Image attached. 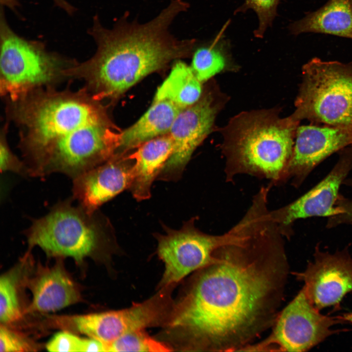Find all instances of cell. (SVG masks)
<instances>
[{
	"instance_id": "cell-5",
	"label": "cell",
	"mask_w": 352,
	"mask_h": 352,
	"mask_svg": "<svg viewBox=\"0 0 352 352\" xmlns=\"http://www.w3.org/2000/svg\"><path fill=\"white\" fill-rule=\"evenodd\" d=\"M72 198L55 204L45 215L32 220L25 231L28 251L39 246L50 257H70L78 264L109 246L113 236L109 220L98 210L89 212Z\"/></svg>"
},
{
	"instance_id": "cell-15",
	"label": "cell",
	"mask_w": 352,
	"mask_h": 352,
	"mask_svg": "<svg viewBox=\"0 0 352 352\" xmlns=\"http://www.w3.org/2000/svg\"><path fill=\"white\" fill-rule=\"evenodd\" d=\"M60 262L50 267L38 266L32 275L27 273L24 285L32 299L26 313L55 311L82 301L78 286Z\"/></svg>"
},
{
	"instance_id": "cell-28",
	"label": "cell",
	"mask_w": 352,
	"mask_h": 352,
	"mask_svg": "<svg viewBox=\"0 0 352 352\" xmlns=\"http://www.w3.org/2000/svg\"><path fill=\"white\" fill-rule=\"evenodd\" d=\"M56 5L63 9L68 14H72L75 8L66 0H52Z\"/></svg>"
},
{
	"instance_id": "cell-18",
	"label": "cell",
	"mask_w": 352,
	"mask_h": 352,
	"mask_svg": "<svg viewBox=\"0 0 352 352\" xmlns=\"http://www.w3.org/2000/svg\"><path fill=\"white\" fill-rule=\"evenodd\" d=\"M289 30L295 35L312 32L352 39V0H329L291 24Z\"/></svg>"
},
{
	"instance_id": "cell-1",
	"label": "cell",
	"mask_w": 352,
	"mask_h": 352,
	"mask_svg": "<svg viewBox=\"0 0 352 352\" xmlns=\"http://www.w3.org/2000/svg\"><path fill=\"white\" fill-rule=\"evenodd\" d=\"M196 271L167 325L191 350L242 351L273 326L289 266L285 237L269 212L251 207Z\"/></svg>"
},
{
	"instance_id": "cell-19",
	"label": "cell",
	"mask_w": 352,
	"mask_h": 352,
	"mask_svg": "<svg viewBox=\"0 0 352 352\" xmlns=\"http://www.w3.org/2000/svg\"><path fill=\"white\" fill-rule=\"evenodd\" d=\"M202 96L200 82L191 66L178 60L158 88L154 100L166 99L182 109L197 102Z\"/></svg>"
},
{
	"instance_id": "cell-6",
	"label": "cell",
	"mask_w": 352,
	"mask_h": 352,
	"mask_svg": "<svg viewBox=\"0 0 352 352\" xmlns=\"http://www.w3.org/2000/svg\"><path fill=\"white\" fill-rule=\"evenodd\" d=\"M302 77L291 115L352 130V63L313 58L303 66Z\"/></svg>"
},
{
	"instance_id": "cell-27",
	"label": "cell",
	"mask_w": 352,
	"mask_h": 352,
	"mask_svg": "<svg viewBox=\"0 0 352 352\" xmlns=\"http://www.w3.org/2000/svg\"><path fill=\"white\" fill-rule=\"evenodd\" d=\"M0 154L1 173L11 172L23 176H29L28 169L25 162L21 161L9 148L5 133H2L1 136Z\"/></svg>"
},
{
	"instance_id": "cell-14",
	"label": "cell",
	"mask_w": 352,
	"mask_h": 352,
	"mask_svg": "<svg viewBox=\"0 0 352 352\" xmlns=\"http://www.w3.org/2000/svg\"><path fill=\"white\" fill-rule=\"evenodd\" d=\"M134 161L115 154L108 160L73 179L72 198L89 212L131 185Z\"/></svg>"
},
{
	"instance_id": "cell-16",
	"label": "cell",
	"mask_w": 352,
	"mask_h": 352,
	"mask_svg": "<svg viewBox=\"0 0 352 352\" xmlns=\"http://www.w3.org/2000/svg\"><path fill=\"white\" fill-rule=\"evenodd\" d=\"M173 149L169 133L139 146L128 157L134 161L133 177L129 189L138 201L149 198L154 180L157 178L171 156Z\"/></svg>"
},
{
	"instance_id": "cell-3",
	"label": "cell",
	"mask_w": 352,
	"mask_h": 352,
	"mask_svg": "<svg viewBox=\"0 0 352 352\" xmlns=\"http://www.w3.org/2000/svg\"><path fill=\"white\" fill-rule=\"evenodd\" d=\"M189 7L184 0H172L143 23L129 21V12H125L110 28L94 16L88 32L96 52L86 62L69 67L67 75L84 79L98 101L118 96L148 74L191 54L196 40L178 39L170 31L176 18Z\"/></svg>"
},
{
	"instance_id": "cell-10",
	"label": "cell",
	"mask_w": 352,
	"mask_h": 352,
	"mask_svg": "<svg viewBox=\"0 0 352 352\" xmlns=\"http://www.w3.org/2000/svg\"><path fill=\"white\" fill-rule=\"evenodd\" d=\"M215 89L202 95L195 104L178 113L169 132L173 144L172 154L157 179H179L196 149L211 132L222 104Z\"/></svg>"
},
{
	"instance_id": "cell-7",
	"label": "cell",
	"mask_w": 352,
	"mask_h": 352,
	"mask_svg": "<svg viewBox=\"0 0 352 352\" xmlns=\"http://www.w3.org/2000/svg\"><path fill=\"white\" fill-rule=\"evenodd\" d=\"M0 89L14 102L36 89L49 86L73 64L47 51L43 44L17 34L0 12Z\"/></svg>"
},
{
	"instance_id": "cell-23",
	"label": "cell",
	"mask_w": 352,
	"mask_h": 352,
	"mask_svg": "<svg viewBox=\"0 0 352 352\" xmlns=\"http://www.w3.org/2000/svg\"><path fill=\"white\" fill-rule=\"evenodd\" d=\"M45 348L49 352H102L104 346L98 340L82 338L66 330L55 333Z\"/></svg>"
},
{
	"instance_id": "cell-25",
	"label": "cell",
	"mask_w": 352,
	"mask_h": 352,
	"mask_svg": "<svg viewBox=\"0 0 352 352\" xmlns=\"http://www.w3.org/2000/svg\"><path fill=\"white\" fill-rule=\"evenodd\" d=\"M39 349L38 344L22 333L10 326L0 324V352H35Z\"/></svg>"
},
{
	"instance_id": "cell-22",
	"label": "cell",
	"mask_w": 352,
	"mask_h": 352,
	"mask_svg": "<svg viewBox=\"0 0 352 352\" xmlns=\"http://www.w3.org/2000/svg\"><path fill=\"white\" fill-rule=\"evenodd\" d=\"M172 350L163 343L150 336L143 330L126 333L108 346V352H164Z\"/></svg>"
},
{
	"instance_id": "cell-12",
	"label": "cell",
	"mask_w": 352,
	"mask_h": 352,
	"mask_svg": "<svg viewBox=\"0 0 352 352\" xmlns=\"http://www.w3.org/2000/svg\"><path fill=\"white\" fill-rule=\"evenodd\" d=\"M313 260L306 269L294 273L315 307L321 309L339 305L352 292V256L347 246L331 253L315 248Z\"/></svg>"
},
{
	"instance_id": "cell-4",
	"label": "cell",
	"mask_w": 352,
	"mask_h": 352,
	"mask_svg": "<svg viewBox=\"0 0 352 352\" xmlns=\"http://www.w3.org/2000/svg\"><path fill=\"white\" fill-rule=\"evenodd\" d=\"M299 121L281 118L273 110L242 112L223 129L222 152L226 180L240 174L285 183Z\"/></svg>"
},
{
	"instance_id": "cell-20",
	"label": "cell",
	"mask_w": 352,
	"mask_h": 352,
	"mask_svg": "<svg viewBox=\"0 0 352 352\" xmlns=\"http://www.w3.org/2000/svg\"><path fill=\"white\" fill-rule=\"evenodd\" d=\"M27 252L22 260L11 270L2 274L0 278V324L10 326L19 321L23 310L20 298V286L24 284L27 265L30 259Z\"/></svg>"
},
{
	"instance_id": "cell-9",
	"label": "cell",
	"mask_w": 352,
	"mask_h": 352,
	"mask_svg": "<svg viewBox=\"0 0 352 352\" xmlns=\"http://www.w3.org/2000/svg\"><path fill=\"white\" fill-rule=\"evenodd\" d=\"M194 220L185 223L179 230L166 227L165 234L156 235L157 254L165 266L159 284L162 288L174 285L208 264L224 239V234L213 235L200 231Z\"/></svg>"
},
{
	"instance_id": "cell-13",
	"label": "cell",
	"mask_w": 352,
	"mask_h": 352,
	"mask_svg": "<svg viewBox=\"0 0 352 352\" xmlns=\"http://www.w3.org/2000/svg\"><path fill=\"white\" fill-rule=\"evenodd\" d=\"M349 146L352 147V129L327 125L298 127L285 183L289 180L298 188L324 159Z\"/></svg>"
},
{
	"instance_id": "cell-29",
	"label": "cell",
	"mask_w": 352,
	"mask_h": 352,
	"mask_svg": "<svg viewBox=\"0 0 352 352\" xmlns=\"http://www.w3.org/2000/svg\"><path fill=\"white\" fill-rule=\"evenodd\" d=\"M0 5L3 7H7L12 11H15L20 4L17 0H0Z\"/></svg>"
},
{
	"instance_id": "cell-26",
	"label": "cell",
	"mask_w": 352,
	"mask_h": 352,
	"mask_svg": "<svg viewBox=\"0 0 352 352\" xmlns=\"http://www.w3.org/2000/svg\"><path fill=\"white\" fill-rule=\"evenodd\" d=\"M343 185L352 189V177H348ZM335 206L339 213L327 218L326 227L331 229L340 225L352 224V197L348 198L340 193Z\"/></svg>"
},
{
	"instance_id": "cell-8",
	"label": "cell",
	"mask_w": 352,
	"mask_h": 352,
	"mask_svg": "<svg viewBox=\"0 0 352 352\" xmlns=\"http://www.w3.org/2000/svg\"><path fill=\"white\" fill-rule=\"evenodd\" d=\"M346 322L342 316L321 314L303 287L279 313L270 335L243 351H307L336 333L333 326Z\"/></svg>"
},
{
	"instance_id": "cell-24",
	"label": "cell",
	"mask_w": 352,
	"mask_h": 352,
	"mask_svg": "<svg viewBox=\"0 0 352 352\" xmlns=\"http://www.w3.org/2000/svg\"><path fill=\"white\" fill-rule=\"evenodd\" d=\"M280 0H245L236 12H245L253 9L257 14L259 25L254 32L258 38H262L267 28L270 26L277 14V7Z\"/></svg>"
},
{
	"instance_id": "cell-21",
	"label": "cell",
	"mask_w": 352,
	"mask_h": 352,
	"mask_svg": "<svg viewBox=\"0 0 352 352\" xmlns=\"http://www.w3.org/2000/svg\"><path fill=\"white\" fill-rule=\"evenodd\" d=\"M219 36L210 44L198 47L194 52L191 68L197 79L206 82L226 66L225 44Z\"/></svg>"
},
{
	"instance_id": "cell-2",
	"label": "cell",
	"mask_w": 352,
	"mask_h": 352,
	"mask_svg": "<svg viewBox=\"0 0 352 352\" xmlns=\"http://www.w3.org/2000/svg\"><path fill=\"white\" fill-rule=\"evenodd\" d=\"M99 102L87 88L74 92L49 87L10 102L29 176L58 173L73 180L116 153L121 132Z\"/></svg>"
},
{
	"instance_id": "cell-11",
	"label": "cell",
	"mask_w": 352,
	"mask_h": 352,
	"mask_svg": "<svg viewBox=\"0 0 352 352\" xmlns=\"http://www.w3.org/2000/svg\"><path fill=\"white\" fill-rule=\"evenodd\" d=\"M338 161L328 175L305 194L278 209L271 211L283 235L289 239L292 226L299 219L327 218L338 213L335 203L344 180L352 171V147L340 151Z\"/></svg>"
},
{
	"instance_id": "cell-30",
	"label": "cell",
	"mask_w": 352,
	"mask_h": 352,
	"mask_svg": "<svg viewBox=\"0 0 352 352\" xmlns=\"http://www.w3.org/2000/svg\"><path fill=\"white\" fill-rule=\"evenodd\" d=\"M342 317L347 322L352 323V312L344 314Z\"/></svg>"
},
{
	"instance_id": "cell-17",
	"label": "cell",
	"mask_w": 352,
	"mask_h": 352,
	"mask_svg": "<svg viewBox=\"0 0 352 352\" xmlns=\"http://www.w3.org/2000/svg\"><path fill=\"white\" fill-rule=\"evenodd\" d=\"M183 109L170 100H153L141 118L121 132L119 147L115 154H125L146 141L169 133Z\"/></svg>"
}]
</instances>
